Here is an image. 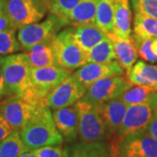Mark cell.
<instances>
[{
  "label": "cell",
  "instance_id": "3957f363",
  "mask_svg": "<svg viewBox=\"0 0 157 157\" xmlns=\"http://www.w3.org/2000/svg\"><path fill=\"white\" fill-rule=\"evenodd\" d=\"M113 157H157V140L146 128L110 141Z\"/></svg>",
  "mask_w": 157,
  "mask_h": 157
},
{
  "label": "cell",
  "instance_id": "7a4b0ae2",
  "mask_svg": "<svg viewBox=\"0 0 157 157\" xmlns=\"http://www.w3.org/2000/svg\"><path fill=\"white\" fill-rule=\"evenodd\" d=\"M7 96L21 95L30 87L31 64L26 52L2 57L0 60Z\"/></svg>",
  "mask_w": 157,
  "mask_h": 157
},
{
  "label": "cell",
  "instance_id": "277c9868",
  "mask_svg": "<svg viewBox=\"0 0 157 157\" xmlns=\"http://www.w3.org/2000/svg\"><path fill=\"white\" fill-rule=\"evenodd\" d=\"M56 66L70 71L87 63L86 54L75 41L72 27L59 31L52 39Z\"/></svg>",
  "mask_w": 157,
  "mask_h": 157
},
{
  "label": "cell",
  "instance_id": "e575fe53",
  "mask_svg": "<svg viewBox=\"0 0 157 157\" xmlns=\"http://www.w3.org/2000/svg\"><path fill=\"white\" fill-rule=\"evenodd\" d=\"M146 130L148 132V134L153 136L157 140V111L153 116L149 123L146 127Z\"/></svg>",
  "mask_w": 157,
  "mask_h": 157
},
{
  "label": "cell",
  "instance_id": "836d02e7",
  "mask_svg": "<svg viewBox=\"0 0 157 157\" xmlns=\"http://www.w3.org/2000/svg\"><path fill=\"white\" fill-rule=\"evenodd\" d=\"M13 129L9 124L6 122V121L4 119V117L0 114V141L5 139L7 135H9Z\"/></svg>",
  "mask_w": 157,
  "mask_h": 157
},
{
  "label": "cell",
  "instance_id": "9a60e30c",
  "mask_svg": "<svg viewBox=\"0 0 157 157\" xmlns=\"http://www.w3.org/2000/svg\"><path fill=\"white\" fill-rule=\"evenodd\" d=\"M105 125L107 140L113 138L122 123L127 106L120 98L96 105Z\"/></svg>",
  "mask_w": 157,
  "mask_h": 157
},
{
  "label": "cell",
  "instance_id": "8992f818",
  "mask_svg": "<svg viewBox=\"0 0 157 157\" xmlns=\"http://www.w3.org/2000/svg\"><path fill=\"white\" fill-rule=\"evenodd\" d=\"M78 118V139L85 142L107 140V132L96 105L79 100L75 103Z\"/></svg>",
  "mask_w": 157,
  "mask_h": 157
},
{
  "label": "cell",
  "instance_id": "f546056e",
  "mask_svg": "<svg viewBox=\"0 0 157 157\" xmlns=\"http://www.w3.org/2000/svg\"><path fill=\"white\" fill-rule=\"evenodd\" d=\"M135 12L157 19V0H131Z\"/></svg>",
  "mask_w": 157,
  "mask_h": 157
},
{
  "label": "cell",
  "instance_id": "44dd1931",
  "mask_svg": "<svg viewBox=\"0 0 157 157\" xmlns=\"http://www.w3.org/2000/svg\"><path fill=\"white\" fill-rule=\"evenodd\" d=\"M100 0H80L66 17L67 25L95 23L97 6Z\"/></svg>",
  "mask_w": 157,
  "mask_h": 157
},
{
  "label": "cell",
  "instance_id": "f35d334b",
  "mask_svg": "<svg viewBox=\"0 0 157 157\" xmlns=\"http://www.w3.org/2000/svg\"><path fill=\"white\" fill-rule=\"evenodd\" d=\"M6 0H0V5H2V4H4L5 2H6Z\"/></svg>",
  "mask_w": 157,
  "mask_h": 157
},
{
  "label": "cell",
  "instance_id": "484cf974",
  "mask_svg": "<svg viewBox=\"0 0 157 157\" xmlns=\"http://www.w3.org/2000/svg\"><path fill=\"white\" fill-rule=\"evenodd\" d=\"M27 152L18 130H13L0 141V157H19Z\"/></svg>",
  "mask_w": 157,
  "mask_h": 157
},
{
  "label": "cell",
  "instance_id": "d4e9b609",
  "mask_svg": "<svg viewBox=\"0 0 157 157\" xmlns=\"http://www.w3.org/2000/svg\"><path fill=\"white\" fill-rule=\"evenodd\" d=\"M86 54L87 63H108L115 59L113 43L108 37L91 48Z\"/></svg>",
  "mask_w": 157,
  "mask_h": 157
},
{
  "label": "cell",
  "instance_id": "8d00e7d4",
  "mask_svg": "<svg viewBox=\"0 0 157 157\" xmlns=\"http://www.w3.org/2000/svg\"><path fill=\"white\" fill-rule=\"evenodd\" d=\"M151 50L154 52V54L157 56V37L152 39L151 43Z\"/></svg>",
  "mask_w": 157,
  "mask_h": 157
},
{
  "label": "cell",
  "instance_id": "d6a6232c",
  "mask_svg": "<svg viewBox=\"0 0 157 157\" xmlns=\"http://www.w3.org/2000/svg\"><path fill=\"white\" fill-rule=\"evenodd\" d=\"M4 4L0 5V32L9 30V29H16L11 24L8 16L6 15L5 8H4Z\"/></svg>",
  "mask_w": 157,
  "mask_h": 157
},
{
  "label": "cell",
  "instance_id": "f1b7e54d",
  "mask_svg": "<svg viewBox=\"0 0 157 157\" xmlns=\"http://www.w3.org/2000/svg\"><path fill=\"white\" fill-rule=\"evenodd\" d=\"M80 0H49L50 13L61 17L66 22L69 12L78 5Z\"/></svg>",
  "mask_w": 157,
  "mask_h": 157
},
{
  "label": "cell",
  "instance_id": "30bf717a",
  "mask_svg": "<svg viewBox=\"0 0 157 157\" xmlns=\"http://www.w3.org/2000/svg\"><path fill=\"white\" fill-rule=\"evenodd\" d=\"M156 111L157 97L146 103L128 106L122 123L112 139H118L130 133L146 128Z\"/></svg>",
  "mask_w": 157,
  "mask_h": 157
},
{
  "label": "cell",
  "instance_id": "5bb4252c",
  "mask_svg": "<svg viewBox=\"0 0 157 157\" xmlns=\"http://www.w3.org/2000/svg\"><path fill=\"white\" fill-rule=\"evenodd\" d=\"M52 118L64 142L72 143L78 139V118L75 104L52 111Z\"/></svg>",
  "mask_w": 157,
  "mask_h": 157
},
{
  "label": "cell",
  "instance_id": "1f68e13d",
  "mask_svg": "<svg viewBox=\"0 0 157 157\" xmlns=\"http://www.w3.org/2000/svg\"><path fill=\"white\" fill-rule=\"evenodd\" d=\"M36 157H64L62 145L46 146L31 151Z\"/></svg>",
  "mask_w": 157,
  "mask_h": 157
},
{
  "label": "cell",
  "instance_id": "d6986e66",
  "mask_svg": "<svg viewBox=\"0 0 157 157\" xmlns=\"http://www.w3.org/2000/svg\"><path fill=\"white\" fill-rule=\"evenodd\" d=\"M71 27L75 41L86 53L107 37V34L99 28L95 23L80 24Z\"/></svg>",
  "mask_w": 157,
  "mask_h": 157
},
{
  "label": "cell",
  "instance_id": "8fae6325",
  "mask_svg": "<svg viewBox=\"0 0 157 157\" xmlns=\"http://www.w3.org/2000/svg\"><path fill=\"white\" fill-rule=\"evenodd\" d=\"M72 71L58 66L31 67L30 87L43 99H46L52 90L63 82Z\"/></svg>",
  "mask_w": 157,
  "mask_h": 157
},
{
  "label": "cell",
  "instance_id": "4316f807",
  "mask_svg": "<svg viewBox=\"0 0 157 157\" xmlns=\"http://www.w3.org/2000/svg\"><path fill=\"white\" fill-rule=\"evenodd\" d=\"M95 24L105 33L113 31V0H100L97 6Z\"/></svg>",
  "mask_w": 157,
  "mask_h": 157
},
{
  "label": "cell",
  "instance_id": "74e56055",
  "mask_svg": "<svg viewBox=\"0 0 157 157\" xmlns=\"http://www.w3.org/2000/svg\"><path fill=\"white\" fill-rule=\"evenodd\" d=\"M19 157H36V156H35V155H34L33 152L27 151V152H25V153H24V154H22V155H21Z\"/></svg>",
  "mask_w": 157,
  "mask_h": 157
},
{
  "label": "cell",
  "instance_id": "6da1fadb",
  "mask_svg": "<svg viewBox=\"0 0 157 157\" xmlns=\"http://www.w3.org/2000/svg\"><path fill=\"white\" fill-rule=\"evenodd\" d=\"M19 135L27 151L64 143L48 107H41L28 123L19 130Z\"/></svg>",
  "mask_w": 157,
  "mask_h": 157
},
{
  "label": "cell",
  "instance_id": "2e32d148",
  "mask_svg": "<svg viewBox=\"0 0 157 157\" xmlns=\"http://www.w3.org/2000/svg\"><path fill=\"white\" fill-rule=\"evenodd\" d=\"M64 157H113L110 142L76 140L63 147Z\"/></svg>",
  "mask_w": 157,
  "mask_h": 157
},
{
  "label": "cell",
  "instance_id": "4fadbf2b",
  "mask_svg": "<svg viewBox=\"0 0 157 157\" xmlns=\"http://www.w3.org/2000/svg\"><path fill=\"white\" fill-rule=\"evenodd\" d=\"M124 69L116 60L108 63H86L78 68L73 76L85 87L106 77L123 75Z\"/></svg>",
  "mask_w": 157,
  "mask_h": 157
},
{
  "label": "cell",
  "instance_id": "cb8c5ba5",
  "mask_svg": "<svg viewBox=\"0 0 157 157\" xmlns=\"http://www.w3.org/2000/svg\"><path fill=\"white\" fill-rule=\"evenodd\" d=\"M157 97V91L149 87L131 84L119 98L127 106L146 103Z\"/></svg>",
  "mask_w": 157,
  "mask_h": 157
},
{
  "label": "cell",
  "instance_id": "7c38bea8",
  "mask_svg": "<svg viewBox=\"0 0 157 157\" xmlns=\"http://www.w3.org/2000/svg\"><path fill=\"white\" fill-rule=\"evenodd\" d=\"M86 89L71 74L48 94L46 106L52 110L73 106L82 99Z\"/></svg>",
  "mask_w": 157,
  "mask_h": 157
},
{
  "label": "cell",
  "instance_id": "ab89813d",
  "mask_svg": "<svg viewBox=\"0 0 157 157\" xmlns=\"http://www.w3.org/2000/svg\"><path fill=\"white\" fill-rule=\"evenodd\" d=\"M1 59H2V56H0V60H1Z\"/></svg>",
  "mask_w": 157,
  "mask_h": 157
},
{
  "label": "cell",
  "instance_id": "ba28073f",
  "mask_svg": "<svg viewBox=\"0 0 157 157\" xmlns=\"http://www.w3.org/2000/svg\"><path fill=\"white\" fill-rule=\"evenodd\" d=\"M40 108L18 95L6 96L0 101V114L13 130H21Z\"/></svg>",
  "mask_w": 157,
  "mask_h": 157
},
{
  "label": "cell",
  "instance_id": "5b68a950",
  "mask_svg": "<svg viewBox=\"0 0 157 157\" xmlns=\"http://www.w3.org/2000/svg\"><path fill=\"white\" fill-rule=\"evenodd\" d=\"M4 8L11 24L17 30L41 21L50 10V3L49 0H6Z\"/></svg>",
  "mask_w": 157,
  "mask_h": 157
},
{
  "label": "cell",
  "instance_id": "4dcf8cb0",
  "mask_svg": "<svg viewBox=\"0 0 157 157\" xmlns=\"http://www.w3.org/2000/svg\"><path fill=\"white\" fill-rule=\"evenodd\" d=\"M152 39H142L138 42H135V44L137 48L138 55L143 60L149 63H155L157 62V56L154 54V52L151 50Z\"/></svg>",
  "mask_w": 157,
  "mask_h": 157
},
{
  "label": "cell",
  "instance_id": "ac0fdd59",
  "mask_svg": "<svg viewBox=\"0 0 157 157\" xmlns=\"http://www.w3.org/2000/svg\"><path fill=\"white\" fill-rule=\"evenodd\" d=\"M115 53V59L126 72L129 71L138 59V52L133 37L129 39H121L113 33H108Z\"/></svg>",
  "mask_w": 157,
  "mask_h": 157
},
{
  "label": "cell",
  "instance_id": "83f0119b",
  "mask_svg": "<svg viewBox=\"0 0 157 157\" xmlns=\"http://www.w3.org/2000/svg\"><path fill=\"white\" fill-rule=\"evenodd\" d=\"M22 49L17 37V29L0 32V56L16 53Z\"/></svg>",
  "mask_w": 157,
  "mask_h": 157
},
{
  "label": "cell",
  "instance_id": "ffe728a7",
  "mask_svg": "<svg viewBox=\"0 0 157 157\" xmlns=\"http://www.w3.org/2000/svg\"><path fill=\"white\" fill-rule=\"evenodd\" d=\"M129 83L143 86L157 91V67L145 61L135 62L132 68L127 72Z\"/></svg>",
  "mask_w": 157,
  "mask_h": 157
},
{
  "label": "cell",
  "instance_id": "9c48e42d",
  "mask_svg": "<svg viewBox=\"0 0 157 157\" xmlns=\"http://www.w3.org/2000/svg\"><path fill=\"white\" fill-rule=\"evenodd\" d=\"M130 85L127 77L123 75L101 78L86 87L81 100L99 105L119 98Z\"/></svg>",
  "mask_w": 157,
  "mask_h": 157
},
{
  "label": "cell",
  "instance_id": "603a6c76",
  "mask_svg": "<svg viewBox=\"0 0 157 157\" xmlns=\"http://www.w3.org/2000/svg\"><path fill=\"white\" fill-rule=\"evenodd\" d=\"M133 31V39L135 42H138L142 39L156 38L157 19L135 12Z\"/></svg>",
  "mask_w": 157,
  "mask_h": 157
},
{
  "label": "cell",
  "instance_id": "d590c367",
  "mask_svg": "<svg viewBox=\"0 0 157 157\" xmlns=\"http://www.w3.org/2000/svg\"><path fill=\"white\" fill-rule=\"evenodd\" d=\"M6 96H7V92H6V83H5V79L2 73L1 66H0V101H2Z\"/></svg>",
  "mask_w": 157,
  "mask_h": 157
},
{
  "label": "cell",
  "instance_id": "e0dca14e",
  "mask_svg": "<svg viewBox=\"0 0 157 157\" xmlns=\"http://www.w3.org/2000/svg\"><path fill=\"white\" fill-rule=\"evenodd\" d=\"M113 31L112 33L121 39L132 38L131 8L129 0H113Z\"/></svg>",
  "mask_w": 157,
  "mask_h": 157
},
{
  "label": "cell",
  "instance_id": "52a82bcc",
  "mask_svg": "<svg viewBox=\"0 0 157 157\" xmlns=\"http://www.w3.org/2000/svg\"><path fill=\"white\" fill-rule=\"evenodd\" d=\"M66 25L64 19L50 13L41 22L33 23L17 29V40L22 49L27 51L39 43L52 39Z\"/></svg>",
  "mask_w": 157,
  "mask_h": 157
},
{
  "label": "cell",
  "instance_id": "7402d4cb",
  "mask_svg": "<svg viewBox=\"0 0 157 157\" xmlns=\"http://www.w3.org/2000/svg\"><path fill=\"white\" fill-rule=\"evenodd\" d=\"M52 39L39 43L27 50L26 54L32 67L56 66L55 57L52 47Z\"/></svg>",
  "mask_w": 157,
  "mask_h": 157
}]
</instances>
